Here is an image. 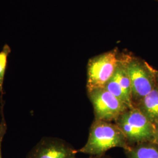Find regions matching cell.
Returning a JSON list of instances; mask_svg holds the SVG:
<instances>
[{
	"label": "cell",
	"instance_id": "obj_1",
	"mask_svg": "<svg viewBox=\"0 0 158 158\" xmlns=\"http://www.w3.org/2000/svg\"><path fill=\"white\" fill-rule=\"evenodd\" d=\"M113 148L125 150L129 148L123 132L113 122L94 119L91 125L87 141L77 151L90 156L106 154Z\"/></svg>",
	"mask_w": 158,
	"mask_h": 158
},
{
	"label": "cell",
	"instance_id": "obj_2",
	"mask_svg": "<svg viewBox=\"0 0 158 158\" xmlns=\"http://www.w3.org/2000/svg\"><path fill=\"white\" fill-rule=\"evenodd\" d=\"M131 86L133 107L157 85L152 66L139 57L128 51L123 52Z\"/></svg>",
	"mask_w": 158,
	"mask_h": 158
},
{
	"label": "cell",
	"instance_id": "obj_3",
	"mask_svg": "<svg viewBox=\"0 0 158 158\" xmlns=\"http://www.w3.org/2000/svg\"><path fill=\"white\" fill-rule=\"evenodd\" d=\"M114 123L123 132L129 147L154 142V125L136 108L127 109Z\"/></svg>",
	"mask_w": 158,
	"mask_h": 158
},
{
	"label": "cell",
	"instance_id": "obj_4",
	"mask_svg": "<svg viewBox=\"0 0 158 158\" xmlns=\"http://www.w3.org/2000/svg\"><path fill=\"white\" fill-rule=\"evenodd\" d=\"M118 48L90 58L87 65V91L103 88L114 73L120 58Z\"/></svg>",
	"mask_w": 158,
	"mask_h": 158
},
{
	"label": "cell",
	"instance_id": "obj_5",
	"mask_svg": "<svg viewBox=\"0 0 158 158\" xmlns=\"http://www.w3.org/2000/svg\"><path fill=\"white\" fill-rule=\"evenodd\" d=\"M87 91L96 120L114 122L125 110L130 108L104 87Z\"/></svg>",
	"mask_w": 158,
	"mask_h": 158
},
{
	"label": "cell",
	"instance_id": "obj_6",
	"mask_svg": "<svg viewBox=\"0 0 158 158\" xmlns=\"http://www.w3.org/2000/svg\"><path fill=\"white\" fill-rule=\"evenodd\" d=\"M77 150L62 139L44 137L28 153L27 158H77Z\"/></svg>",
	"mask_w": 158,
	"mask_h": 158
},
{
	"label": "cell",
	"instance_id": "obj_7",
	"mask_svg": "<svg viewBox=\"0 0 158 158\" xmlns=\"http://www.w3.org/2000/svg\"><path fill=\"white\" fill-rule=\"evenodd\" d=\"M104 88L117 97L128 107H133L131 82L127 71L123 52L120 53L119 61L116 70Z\"/></svg>",
	"mask_w": 158,
	"mask_h": 158
},
{
	"label": "cell",
	"instance_id": "obj_8",
	"mask_svg": "<svg viewBox=\"0 0 158 158\" xmlns=\"http://www.w3.org/2000/svg\"><path fill=\"white\" fill-rule=\"evenodd\" d=\"M134 107L141 111L153 124L158 122V85Z\"/></svg>",
	"mask_w": 158,
	"mask_h": 158
},
{
	"label": "cell",
	"instance_id": "obj_9",
	"mask_svg": "<svg viewBox=\"0 0 158 158\" xmlns=\"http://www.w3.org/2000/svg\"><path fill=\"white\" fill-rule=\"evenodd\" d=\"M127 158H158V144L145 142L136 144L124 150Z\"/></svg>",
	"mask_w": 158,
	"mask_h": 158
},
{
	"label": "cell",
	"instance_id": "obj_10",
	"mask_svg": "<svg viewBox=\"0 0 158 158\" xmlns=\"http://www.w3.org/2000/svg\"><path fill=\"white\" fill-rule=\"evenodd\" d=\"M11 52L10 46L6 44L3 46L2 50L0 51V94L1 100H2L4 94L3 85L5 78L6 69L8 64V58Z\"/></svg>",
	"mask_w": 158,
	"mask_h": 158
},
{
	"label": "cell",
	"instance_id": "obj_11",
	"mask_svg": "<svg viewBox=\"0 0 158 158\" xmlns=\"http://www.w3.org/2000/svg\"><path fill=\"white\" fill-rule=\"evenodd\" d=\"M4 102H1V120L0 122V158H2V143L3 141V138L6 134L7 126L6 124V119L4 117Z\"/></svg>",
	"mask_w": 158,
	"mask_h": 158
},
{
	"label": "cell",
	"instance_id": "obj_12",
	"mask_svg": "<svg viewBox=\"0 0 158 158\" xmlns=\"http://www.w3.org/2000/svg\"><path fill=\"white\" fill-rule=\"evenodd\" d=\"M154 142L158 144V122L154 124Z\"/></svg>",
	"mask_w": 158,
	"mask_h": 158
},
{
	"label": "cell",
	"instance_id": "obj_13",
	"mask_svg": "<svg viewBox=\"0 0 158 158\" xmlns=\"http://www.w3.org/2000/svg\"><path fill=\"white\" fill-rule=\"evenodd\" d=\"M87 158H114L109 155H107L106 154L102 155H96V156H90V157Z\"/></svg>",
	"mask_w": 158,
	"mask_h": 158
},
{
	"label": "cell",
	"instance_id": "obj_14",
	"mask_svg": "<svg viewBox=\"0 0 158 158\" xmlns=\"http://www.w3.org/2000/svg\"><path fill=\"white\" fill-rule=\"evenodd\" d=\"M154 72H155V77H156V83L157 85H158V70L154 69Z\"/></svg>",
	"mask_w": 158,
	"mask_h": 158
},
{
	"label": "cell",
	"instance_id": "obj_15",
	"mask_svg": "<svg viewBox=\"0 0 158 158\" xmlns=\"http://www.w3.org/2000/svg\"><path fill=\"white\" fill-rule=\"evenodd\" d=\"M155 1H158V0H155Z\"/></svg>",
	"mask_w": 158,
	"mask_h": 158
}]
</instances>
